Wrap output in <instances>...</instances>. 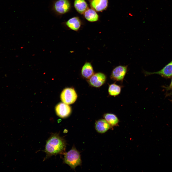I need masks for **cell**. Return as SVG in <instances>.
Segmentation results:
<instances>
[{
    "label": "cell",
    "instance_id": "cell-1",
    "mask_svg": "<svg viewBox=\"0 0 172 172\" xmlns=\"http://www.w3.org/2000/svg\"><path fill=\"white\" fill-rule=\"evenodd\" d=\"M66 147V142L63 138L58 134H52L46 142L45 149L46 158L63 153L65 151Z\"/></svg>",
    "mask_w": 172,
    "mask_h": 172
},
{
    "label": "cell",
    "instance_id": "cell-2",
    "mask_svg": "<svg viewBox=\"0 0 172 172\" xmlns=\"http://www.w3.org/2000/svg\"><path fill=\"white\" fill-rule=\"evenodd\" d=\"M64 160L65 163L73 169L81 165V163L80 153L74 146L70 151L64 153Z\"/></svg>",
    "mask_w": 172,
    "mask_h": 172
},
{
    "label": "cell",
    "instance_id": "cell-3",
    "mask_svg": "<svg viewBox=\"0 0 172 172\" xmlns=\"http://www.w3.org/2000/svg\"><path fill=\"white\" fill-rule=\"evenodd\" d=\"M128 65H119L112 70L110 78L113 81L122 82L128 71Z\"/></svg>",
    "mask_w": 172,
    "mask_h": 172
},
{
    "label": "cell",
    "instance_id": "cell-4",
    "mask_svg": "<svg viewBox=\"0 0 172 172\" xmlns=\"http://www.w3.org/2000/svg\"><path fill=\"white\" fill-rule=\"evenodd\" d=\"M77 94L74 88H66L62 91L60 98L62 102L67 104L74 103L77 98Z\"/></svg>",
    "mask_w": 172,
    "mask_h": 172
},
{
    "label": "cell",
    "instance_id": "cell-5",
    "mask_svg": "<svg viewBox=\"0 0 172 172\" xmlns=\"http://www.w3.org/2000/svg\"><path fill=\"white\" fill-rule=\"evenodd\" d=\"M70 3L68 0H58L54 3L53 8L57 13L63 14L70 10Z\"/></svg>",
    "mask_w": 172,
    "mask_h": 172
},
{
    "label": "cell",
    "instance_id": "cell-6",
    "mask_svg": "<svg viewBox=\"0 0 172 172\" xmlns=\"http://www.w3.org/2000/svg\"><path fill=\"white\" fill-rule=\"evenodd\" d=\"M143 71L145 76L156 74L166 78H170L172 77V60L159 71L153 72H150L145 70Z\"/></svg>",
    "mask_w": 172,
    "mask_h": 172
},
{
    "label": "cell",
    "instance_id": "cell-7",
    "mask_svg": "<svg viewBox=\"0 0 172 172\" xmlns=\"http://www.w3.org/2000/svg\"><path fill=\"white\" fill-rule=\"evenodd\" d=\"M106 76L104 73L98 72L94 74L89 79V81L92 86L98 87L102 86L105 82Z\"/></svg>",
    "mask_w": 172,
    "mask_h": 172
},
{
    "label": "cell",
    "instance_id": "cell-8",
    "mask_svg": "<svg viewBox=\"0 0 172 172\" xmlns=\"http://www.w3.org/2000/svg\"><path fill=\"white\" fill-rule=\"evenodd\" d=\"M56 112L60 117L64 118L68 117L70 114L71 109L68 104L64 103L58 104L55 108Z\"/></svg>",
    "mask_w": 172,
    "mask_h": 172
},
{
    "label": "cell",
    "instance_id": "cell-9",
    "mask_svg": "<svg viewBox=\"0 0 172 172\" xmlns=\"http://www.w3.org/2000/svg\"><path fill=\"white\" fill-rule=\"evenodd\" d=\"M108 5V0H91L90 3L91 9L97 11L105 10Z\"/></svg>",
    "mask_w": 172,
    "mask_h": 172
},
{
    "label": "cell",
    "instance_id": "cell-10",
    "mask_svg": "<svg viewBox=\"0 0 172 172\" xmlns=\"http://www.w3.org/2000/svg\"><path fill=\"white\" fill-rule=\"evenodd\" d=\"M95 127L97 132L103 133L109 129L111 126L105 119H100L96 122Z\"/></svg>",
    "mask_w": 172,
    "mask_h": 172
},
{
    "label": "cell",
    "instance_id": "cell-11",
    "mask_svg": "<svg viewBox=\"0 0 172 172\" xmlns=\"http://www.w3.org/2000/svg\"><path fill=\"white\" fill-rule=\"evenodd\" d=\"M81 74L84 78L89 79L94 74L93 68L91 63L86 62L82 66Z\"/></svg>",
    "mask_w": 172,
    "mask_h": 172
},
{
    "label": "cell",
    "instance_id": "cell-12",
    "mask_svg": "<svg viewBox=\"0 0 172 172\" xmlns=\"http://www.w3.org/2000/svg\"><path fill=\"white\" fill-rule=\"evenodd\" d=\"M67 27L70 29L75 31H78L80 28L81 22L80 19L77 17H72L66 22Z\"/></svg>",
    "mask_w": 172,
    "mask_h": 172
},
{
    "label": "cell",
    "instance_id": "cell-13",
    "mask_svg": "<svg viewBox=\"0 0 172 172\" xmlns=\"http://www.w3.org/2000/svg\"><path fill=\"white\" fill-rule=\"evenodd\" d=\"M74 5L77 11L81 14H84L88 9L87 4L85 0H75Z\"/></svg>",
    "mask_w": 172,
    "mask_h": 172
},
{
    "label": "cell",
    "instance_id": "cell-14",
    "mask_svg": "<svg viewBox=\"0 0 172 172\" xmlns=\"http://www.w3.org/2000/svg\"><path fill=\"white\" fill-rule=\"evenodd\" d=\"M86 19L88 21L95 22L98 19L99 16L95 11L92 9H88L84 13Z\"/></svg>",
    "mask_w": 172,
    "mask_h": 172
},
{
    "label": "cell",
    "instance_id": "cell-15",
    "mask_svg": "<svg viewBox=\"0 0 172 172\" xmlns=\"http://www.w3.org/2000/svg\"><path fill=\"white\" fill-rule=\"evenodd\" d=\"M103 117L111 126H117L118 125L119 120L115 114L110 113H106L104 114Z\"/></svg>",
    "mask_w": 172,
    "mask_h": 172
},
{
    "label": "cell",
    "instance_id": "cell-16",
    "mask_svg": "<svg viewBox=\"0 0 172 172\" xmlns=\"http://www.w3.org/2000/svg\"><path fill=\"white\" fill-rule=\"evenodd\" d=\"M122 87L120 85H117L115 83L109 85L108 92L110 95L115 96L118 95L120 93Z\"/></svg>",
    "mask_w": 172,
    "mask_h": 172
},
{
    "label": "cell",
    "instance_id": "cell-17",
    "mask_svg": "<svg viewBox=\"0 0 172 172\" xmlns=\"http://www.w3.org/2000/svg\"><path fill=\"white\" fill-rule=\"evenodd\" d=\"M165 88L168 91L170 90H172V78L171 81L169 85L168 86L166 87Z\"/></svg>",
    "mask_w": 172,
    "mask_h": 172
},
{
    "label": "cell",
    "instance_id": "cell-18",
    "mask_svg": "<svg viewBox=\"0 0 172 172\" xmlns=\"http://www.w3.org/2000/svg\"><path fill=\"white\" fill-rule=\"evenodd\" d=\"M169 95L172 96V92H171L169 94Z\"/></svg>",
    "mask_w": 172,
    "mask_h": 172
}]
</instances>
